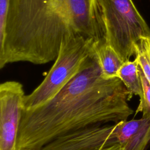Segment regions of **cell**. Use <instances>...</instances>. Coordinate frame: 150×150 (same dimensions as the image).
Here are the masks:
<instances>
[{
    "label": "cell",
    "instance_id": "cell-1",
    "mask_svg": "<svg viewBox=\"0 0 150 150\" xmlns=\"http://www.w3.org/2000/svg\"><path fill=\"white\" fill-rule=\"evenodd\" d=\"M131 98L118 77H102L93 47L78 73L53 98L22 110L15 150H38L69 132L127 120L133 114Z\"/></svg>",
    "mask_w": 150,
    "mask_h": 150
},
{
    "label": "cell",
    "instance_id": "cell-2",
    "mask_svg": "<svg viewBox=\"0 0 150 150\" xmlns=\"http://www.w3.org/2000/svg\"><path fill=\"white\" fill-rule=\"evenodd\" d=\"M70 33L105 42L94 0H10L0 35V68L15 62L54 60Z\"/></svg>",
    "mask_w": 150,
    "mask_h": 150
},
{
    "label": "cell",
    "instance_id": "cell-3",
    "mask_svg": "<svg viewBox=\"0 0 150 150\" xmlns=\"http://www.w3.org/2000/svg\"><path fill=\"white\" fill-rule=\"evenodd\" d=\"M105 42L124 62L135 54V44L150 38V28L132 0H94Z\"/></svg>",
    "mask_w": 150,
    "mask_h": 150
},
{
    "label": "cell",
    "instance_id": "cell-4",
    "mask_svg": "<svg viewBox=\"0 0 150 150\" xmlns=\"http://www.w3.org/2000/svg\"><path fill=\"white\" fill-rule=\"evenodd\" d=\"M96 43L80 34L66 35L44 80L32 93L25 95L23 110H33L53 98L78 73Z\"/></svg>",
    "mask_w": 150,
    "mask_h": 150
},
{
    "label": "cell",
    "instance_id": "cell-5",
    "mask_svg": "<svg viewBox=\"0 0 150 150\" xmlns=\"http://www.w3.org/2000/svg\"><path fill=\"white\" fill-rule=\"evenodd\" d=\"M122 121L98 124L60 136L38 150H98L125 139Z\"/></svg>",
    "mask_w": 150,
    "mask_h": 150
},
{
    "label": "cell",
    "instance_id": "cell-6",
    "mask_svg": "<svg viewBox=\"0 0 150 150\" xmlns=\"http://www.w3.org/2000/svg\"><path fill=\"white\" fill-rule=\"evenodd\" d=\"M25 96L18 81L0 85V150H15Z\"/></svg>",
    "mask_w": 150,
    "mask_h": 150
},
{
    "label": "cell",
    "instance_id": "cell-7",
    "mask_svg": "<svg viewBox=\"0 0 150 150\" xmlns=\"http://www.w3.org/2000/svg\"><path fill=\"white\" fill-rule=\"evenodd\" d=\"M94 50L101 69L102 77L105 80L117 77V72L124 62L117 52L105 42L96 43Z\"/></svg>",
    "mask_w": 150,
    "mask_h": 150
},
{
    "label": "cell",
    "instance_id": "cell-8",
    "mask_svg": "<svg viewBox=\"0 0 150 150\" xmlns=\"http://www.w3.org/2000/svg\"><path fill=\"white\" fill-rule=\"evenodd\" d=\"M117 77L122 81L132 97L136 95L139 97V99L142 98L143 90L139 71V63L136 57L132 61L124 62L117 72Z\"/></svg>",
    "mask_w": 150,
    "mask_h": 150
},
{
    "label": "cell",
    "instance_id": "cell-9",
    "mask_svg": "<svg viewBox=\"0 0 150 150\" xmlns=\"http://www.w3.org/2000/svg\"><path fill=\"white\" fill-rule=\"evenodd\" d=\"M135 57L150 83V38L141 39L135 44Z\"/></svg>",
    "mask_w": 150,
    "mask_h": 150
},
{
    "label": "cell",
    "instance_id": "cell-10",
    "mask_svg": "<svg viewBox=\"0 0 150 150\" xmlns=\"http://www.w3.org/2000/svg\"><path fill=\"white\" fill-rule=\"evenodd\" d=\"M139 71L142 82L143 96L142 98L139 99V104L137 108L135 114L141 112L142 114V118H148L150 117V83L139 66Z\"/></svg>",
    "mask_w": 150,
    "mask_h": 150
},
{
    "label": "cell",
    "instance_id": "cell-11",
    "mask_svg": "<svg viewBox=\"0 0 150 150\" xmlns=\"http://www.w3.org/2000/svg\"><path fill=\"white\" fill-rule=\"evenodd\" d=\"M10 0H0V35L4 30Z\"/></svg>",
    "mask_w": 150,
    "mask_h": 150
},
{
    "label": "cell",
    "instance_id": "cell-12",
    "mask_svg": "<svg viewBox=\"0 0 150 150\" xmlns=\"http://www.w3.org/2000/svg\"><path fill=\"white\" fill-rule=\"evenodd\" d=\"M124 141H120V142L114 144L111 146L103 147L98 150H122L123 149V143Z\"/></svg>",
    "mask_w": 150,
    "mask_h": 150
}]
</instances>
